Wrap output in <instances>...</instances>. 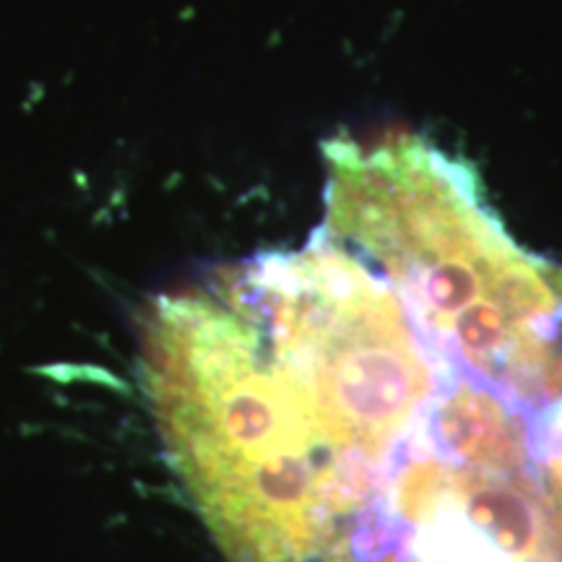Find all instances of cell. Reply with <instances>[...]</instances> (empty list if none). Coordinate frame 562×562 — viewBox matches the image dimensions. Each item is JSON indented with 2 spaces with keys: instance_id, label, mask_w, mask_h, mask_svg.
Here are the masks:
<instances>
[{
  "instance_id": "cell-1",
  "label": "cell",
  "mask_w": 562,
  "mask_h": 562,
  "mask_svg": "<svg viewBox=\"0 0 562 562\" xmlns=\"http://www.w3.org/2000/svg\"><path fill=\"white\" fill-rule=\"evenodd\" d=\"M140 362L227 562H435L474 526V393L389 281L328 237L159 297Z\"/></svg>"
},
{
  "instance_id": "cell-2",
  "label": "cell",
  "mask_w": 562,
  "mask_h": 562,
  "mask_svg": "<svg viewBox=\"0 0 562 562\" xmlns=\"http://www.w3.org/2000/svg\"><path fill=\"white\" fill-rule=\"evenodd\" d=\"M323 157L321 229L389 281L442 360L524 404L562 391V269L513 243L469 165L406 131L326 140Z\"/></svg>"
}]
</instances>
